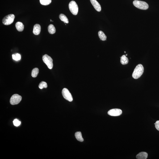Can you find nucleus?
<instances>
[{
    "instance_id": "nucleus-21",
    "label": "nucleus",
    "mask_w": 159,
    "mask_h": 159,
    "mask_svg": "<svg viewBox=\"0 0 159 159\" xmlns=\"http://www.w3.org/2000/svg\"><path fill=\"white\" fill-rule=\"evenodd\" d=\"M12 57L13 59L16 61H18L20 60V55L18 53L12 55Z\"/></svg>"
},
{
    "instance_id": "nucleus-14",
    "label": "nucleus",
    "mask_w": 159,
    "mask_h": 159,
    "mask_svg": "<svg viewBox=\"0 0 159 159\" xmlns=\"http://www.w3.org/2000/svg\"><path fill=\"white\" fill-rule=\"evenodd\" d=\"M48 31L50 34H53L56 32V29L53 25L51 24L48 27Z\"/></svg>"
},
{
    "instance_id": "nucleus-7",
    "label": "nucleus",
    "mask_w": 159,
    "mask_h": 159,
    "mask_svg": "<svg viewBox=\"0 0 159 159\" xmlns=\"http://www.w3.org/2000/svg\"><path fill=\"white\" fill-rule=\"evenodd\" d=\"M63 97L65 99L69 102H71L73 101V97L69 90L66 88H64L62 91Z\"/></svg>"
},
{
    "instance_id": "nucleus-20",
    "label": "nucleus",
    "mask_w": 159,
    "mask_h": 159,
    "mask_svg": "<svg viewBox=\"0 0 159 159\" xmlns=\"http://www.w3.org/2000/svg\"><path fill=\"white\" fill-rule=\"evenodd\" d=\"M48 87L47 83L44 81H42L39 85V88L40 89H42L43 88H46Z\"/></svg>"
},
{
    "instance_id": "nucleus-3",
    "label": "nucleus",
    "mask_w": 159,
    "mask_h": 159,
    "mask_svg": "<svg viewBox=\"0 0 159 159\" xmlns=\"http://www.w3.org/2000/svg\"><path fill=\"white\" fill-rule=\"evenodd\" d=\"M42 59L43 62L46 64L50 69H52L53 67V60L48 55L45 54L43 56Z\"/></svg>"
},
{
    "instance_id": "nucleus-16",
    "label": "nucleus",
    "mask_w": 159,
    "mask_h": 159,
    "mask_svg": "<svg viewBox=\"0 0 159 159\" xmlns=\"http://www.w3.org/2000/svg\"><path fill=\"white\" fill-rule=\"evenodd\" d=\"M98 35L100 39L102 41L106 40L107 37H106V35L102 31H100L98 32Z\"/></svg>"
},
{
    "instance_id": "nucleus-2",
    "label": "nucleus",
    "mask_w": 159,
    "mask_h": 159,
    "mask_svg": "<svg viewBox=\"0 0 159 159\" xmlns=\"http://www.w3.org/2000/svg\"><path fill=\"white\" fill-rule=\"evenodd\" d=\"M133 5L138 8L143 10H146L148 8V4L144 1L134 0L133 2Z\"/></svg>"
},
{
    "instance_id": "nucleus-19",
    "label": "nucleus",
    "mask_w": 159,
    "mask_h": 159,
    "mask_svg": "<svg viewBox=\"0 0 159 159\" xmlns=\"http://www.w3.org/2000/svg\"><path fill=\"white\" fill-rule=\"evenodd\" d=\"M51 0H40V2L41 5L44 6H47L51 2Z\"/></svg>"
},
{
    "instance_id": "nucleus-15",
    "label": "nucleus",
    "mask_w": 159,
    "mask_h": 159,
    "mask_svg": "<svg viewBox=\"0 0 159 159\" xmlns=\"http://www.w3.org/2000/svg\"><path fill=\"white\" fill-rule=\"evenodd\" d=\"M128 58L126 57L125 55H123L121 57V63L122 65H126L128 64Z\"/></svg>"
},
{
    "instance_id": "nucleus-23",
    "label": "nucleus",
    "mask_w": 159,
    "mask_h": 159,
    "mask_svg": "<svg viewBox=\"0 0 159 159\" xmlns=\"http://www.w3.org/2000/svg\"><path fill=\"white\" fill-rule=\"evenodd\" d=\"M155 127L159 131V120L157 121L155 124Z\"/></svg>"
},
{
    "instance_id": "nucleus-1",
    "label": "nucleus",
    "mask_w": 159,
    "mask_h": 159,
    "mask_svg": "<svg viewBox=\"0 0 159 159\" xmlns=\"http://www.w3.org/2000/svg\"><path fill=\"white\" fill-rule=\"evenodd\" d=\"M144 72V68L142 65L139 64L134 70L132 76L135 79H137L142 76Z\"/></svg>"
},
{
    "instance_id": "nucleus-9",
    "label": "nucleus",
    "mask_w": 159,
    "mask_h": 159,
    "mask_svg": "<svg viewBox=\"0 0 159 159\" xmlns=\"http://www.w3.org/2000/svg\"><path fill=\"white\" fill-rule=\"evenodd\" d=\"M92 4L97 11L100 12L101 10V7L98 2H97L96 0H90Z\"/></svg>"
},
{
    "instance_id": "nucleus-22",
    "label": "nucleus",
    "mask_w": 159,
    "mask_h": 159,
    "mask_svg": "<svg viewBox=\"0 0 159 159\" xmlns=\"http://www.w3.org/2000/svg\"><path fill=\"white\" fill-rule=\"evenodd\" d=\"M14 125L16 127H18L20 125L21 122L17 119H14L13 121Z\"/></svg>"
},
{
    "instance_id": "nucleus-5",
    "label": "nucleus",
    "mask_w": 159,
    "mask_h": 159,
    "mask_svg": "<svg viewBox=\"0 0 159 159\" xmlns=\"http://www.w3.org/2000/svg\"><path fill=\"white\" fill-rule=\"evenodd\" d=\"M15 18V16L13 14H10L6 15L3 18L2 22L5 25H9L12 23Z\"/></svg>"
},
{
    "instance_id": "nucleus-11",
    "label": "nucleus",
    "mask_w": 159,
    "mask_h": 159,
    "mask_svg": "<svg viewBox=\"0 0 159 159\" xmlns=\"http://www.w3.org/2000/svg\"><path fill=\"white\" fill-rule=\"evenodd\" d=\"M148 156V154L146 152H142L138 154L136 158L138 159H146L147 158Z\"/></svg>"
},
{
    "instance_id": "nucleus-13",
    "label": "nucleus",
    "mask_w": 159,
    "mask_h": 159,
    "mask_svg": "<svg viewBox=\"0 0 159 159\" xmlns=\"http://www.w3.org/2000/svg\"><path fill=\"white\" fill-rule=\"evenodd\" d=\"M75 136L76 139L78 141L80 142L83 141L84 139L82 137V134L81 132H76L75 134Z\"/></svg>"
},
{
    "instance_id": "nucleus-18",
    "label": "nucleus",
    "mask_w": 159,
    "mask_h": 159,
    "mask_svg": "<svg viewBox=\"0 0 159 159\" xmlns=\"http://www.w3.org/2000/svg\"><path fill=\"white\" fill-rule=\"evenodd\" d=\"M39 72V69L38 68H35L32 70V71L31 76L33 77H37Z\"/></svg>"
},
{
    "instance_id": "nucleus-24",
    "label": "nucleus",
    "mask_w": 159,
    "mask_h": 159,
    "mask_svg": "<svg viewBox=\"0 0 159 159\" xmlns=\"http://www.w3.org/2000/svg\"><path fill=\"white\" fill-rule=\"evenodd\" d=\"M154 124L155 125V123H154Z\"/></svg>"
},
{
    "instance_id": "nucleus-4",
    "label": "nucleus",
    "mask_w": 159,
    "mask_h": 159,
    "mask_svg": "<svg viewBox=\"0 0 159 159\" xmlns=\"http://www.w3.org/2000/svg\"><path fill=\"white\" fill-rule=\"evenodd\" d=\"M70 10L72 13L74 15H76L78 11V7L77 4L74 1L70 2L69 5Z\"/></svg>"
},
{
    "instance_id": "nucleus-8",
    "label": "nucleus",
    "mask_w": 159,
    "mask_h": 159,
    "mask_svg": "<svg viewBox=\"0 0 159 159\" xmlns=\"http://www.w3.org/2000/svg\"><path fill=\"white\" fill-rule=\"evenodd\" d=\"M122 112V110L120 109L115 108L110 110L108 112V114L111 116H116L121 115Z\"/></svg>"
},
{
    "instance_id": "nucleus-10",
    "label": "nucleus",
    "mask_w": 159,
    "mask_h": 159,
    "mask_svg": "<svg viewBox=\"0 0 159 159\" xmlns=\"http://www.w3.org/2000/svg\"><path fill=\"white\" fill-rule=\"evenodd\" d=\"M41 30V26L40 25L36 24L34 26L33 31V34L36 35H39L40 34Z\"/></svg>"
},
{
    "instance_id": "nucleus-12",
    "label": "nucleus",
    "mask_w": 159,
    "mask_h": 159,
    "mask_svg": "<svg viewBox=\"0 0 159 159\" xmlns=\"http://www.w3.org/2000/svg\"><path fill=\"white\" fill-rule=\"evenodd\" d=\"M17 30L18 31L22 32L23 31L24 29V25L23 23L20 22H18L15 24Z\"/></svg>"
},
{
    "instance_id": "nucleus-17",
    "label": "nucleus",
    "mask_w": 159,
    "mask_h": 159,
    "mask_svg": "<svg viewBox=\"0 0 159 159\" xmlns=\"http://www.w3.org/2000/svg\"><path fill=\"white\" fill-rule=\"evenodd\" d=\"M59 18L60 20L64 22V23H69L68 19L67 17L64 14H60L59 15Z\"/></svg>"
},
{
    "instance_id": "nucleus-6",
    "label": "nucleus",
    "mask_w": 159,
    "mask_h": 159,
    "mask_svg": "<svg viewBox=\"0 0 159 159\" xmlns=\"http://www.w3.org/2000/svg\"><path fill=\"white\" fill-rule=\"evenodd\" d=\"M22 97L18 94H14L10 98V102L12 105H17L21 101Z\"/></svg>"
}]
</instances>
